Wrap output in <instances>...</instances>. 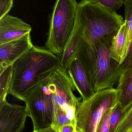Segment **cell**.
Returning <instances> with one entry per match:
<instances>
[{
	"instance_id": "obj_1",
	"label": "cell",
	"mask_w": 132,
	"mask_h": 132,
	"mask_svg": "<svg viewBox=\"0 0 132 132\" xmlns=\"http://www.w3.org/2000/svg\"><path fill=\"white\" fill-rule=\"evenodd\" d=\"M60 65L56 55L46 48L33 45L11 66L8 94L24 101L27 92L41 78Z\"/></svg>"
},
{
	"instance_id": "obj_2",
	"label": "cell",
	"mask_w": 132,
	"mask_h": 132,
	"mask_svg": "<svg viewBox=\"0 0 132 132\" xmlns=\"http://www.w3.org/2000/svg\"><path fill=\"white\" fill-rule=\"evenodd\" d=\"M123 17L89 0L78 3L74 26L80 32V41L89 46L100 40L112 39L124 22Z\"/></svg>"
},
{
	"instance_id": "obj_3",
	"label": "cell",
	"mask_w": 132,
	"mask_h": 132,
	"mask_svg": "<svg viewBox=\"0 0 132 132\" xmlns=\"http://www.w3.org/2000/svg\"><path fill=\"white\" fill-rule=\"evenodd\" d=\"M112 39L100 40L91 46L80 40L77 58L85 67L95 92L114 88L122 73L119 63L110 56Z\"/></svg>"
},
{
	"instance_id": "obj_4",
	"label": "cell",
	"mask_w": 132,
	"mask_h": 132,
	"mask_svg": "<svg viewBox=\"0 0 132 132\" xmlns=\"http://www.w3.org/2000/svg\"><path fill=\"white\" fill-rule=\"evenodd\" d=\"M77 5L76 0H56L50 15L45 48L59 59L73 30Z\"/></svg>"
},
{
	"instance_id": "obj_5",
	"label": "cell",
	"mask_w": 132,
	"mask_h": 132,
	"mask_svg": "<svg viewBox=\"0 0 132 132\" xmlns=\"http://www.w3.org/2000/svg\"><path fill=\"white\" fill-rule=\"evenodd\" d=\"M119 92L116 88L95 92L90 97L81 102L75 113L76 128L81 132H97L102 117L119 102Z\"/></svg>"
},
{
	"instance_id": "obj_6",
	"label": "cell",
	"mask_w": 132,
	"mask_h": 132,
	"mask_svg": "<svg viewBox=\"0 0 132 132\" xmlns=\"http://www.w3.org/2000/svg\"><path fill=\"white\" fill-rule=\"evenodd\" d=\"M44 76L27 92L23 101L32 119L33 131L52 127L55 122V106Z\"/></svg>"
},
{
	"instance_id": "obj_7",
	"label": "cell",
	"mask_w": 132,
	"mask_h": 132,
	"mask_svg": "<svg viewBox=\"0 0 132 132\" xmlns=\"http://www.w3.org/2000/svg\"><path fill=\"white\" fill-rule=\"evenodd\" d=\"M28 116L26 107L12 104L6 100L0 103V132H22Z\"/></svg>"
},
{
	"instance_id": "obj_8",
	"label": "cell",
	"mask_w": 132,
	"mask_h": 132,
	"mask_svg": "<svg viewBox=\"0 0 132 132\" xmlns=\"http://www.w3.org/2000/svg\"><path fill=\"white\" fill-rule=\"evenodd\" d=\"M33 46L30 33L0 45V74Z\"/></svg>"
},
{
	"instance_id": "obj_9",
	"label": "cell",
	"mask_w": 132,
	"mask_h": 132,
	"mask_svg": "<svg viewBox=\"0 0 132 132\" xmlns=\"http://www.w3.org/2000/svg\"><path fill=\"white\" fill-rule=\"evenodd\" d=\"M32 30L31 26L21 19L6 15L0 19V45L30 33Z\"/></svg>"
},
{
	"instance_id": "obj_10",
	"label": "cell",
	"mask_w": 132,
	"mask_h": 132,
	"mask_svg": "<svg viewBox=\"0 0 132 132\" xmlns=\"http://www.w3.org/2000/svg\"><path fill=\"white\" fill-rule=\"evenodd\" d=\"M67 71L82 100H87L95 94L88 74L78 58L72 62Z\"/></svg>"
},
{
	"instance_id": "obj_11",
	"label": "cell",
	"mask_w": 132,
	"mask_h": 132,
	"mask_svg": "<svg viewBox=\"0 0 132 132\" xmlns=\"http://www.w3.org/2000/svg\"><path fill=\"white\" fill-rule=\"evenodd\" d=\"M118 84L119 102L127 111L132 106V68H128L122 73Z\"/></svg>"
},
{
	"instance_id": "obj_12",
	"label": "cell",
	"mask_w": 132,
	"mask_h": 132,
	"mask_svg": "<svg viewBox=\"0 0 132 132\" xmlns=\"http://www.w3.org/2000/svg\"><path fill=\"white\" fill-rule=\"evenodd\" d=\"M128 34L126 23L121 26L116 36L112 41L110 48L111 57L121 65L125 61L128 51Z\"/></svg>"
},
{
	"instance_id": "obj_13",
	"label": "cell",
	"mask_w": 132,
	"mask_h": 132,
	"mask_svg": "<svg viewBox=\"0 0 132 132\" xmlns=\"http://www.w3.org/2000/svg\"><path fill=\"white\" fill-rule=\"evenodd\" d=\"M126 111H125L119 102L112 108L110 121L109 132H115L124 119Z\"/></svg>"
},
{
	"instance_id": "obj_14",
	"label": "cell",
	"mask_w": 132,
	"mask_h": 132,
	"mask_svg": "<svg viewBox=\"0 0 132 132\" xmlns=\"http://www.w3.org/2000/svg\"><path fill=\"white\" fill-rule=\"evenodd\" d=\"M11 66L9 67L1 76V93L0 103L6 100V97L8 94L9 85L11 80Z\"/></svg>"
},
{
	"instance_id": "obj_15",
	"label": "cell",
	"mask_w": 132,
	"mask_h": 132,
	"mask_svg": "<svg viewBox=\"0 0 132 132\" xmlns=\"http://www.w3.org/2000/svg\"><path fill=\"white\" fill-rule=\"evenodd\" d=\"M94 2L109 11L116 13L124 4L125 0H89Z\"/></svg>"
},
{
	"instance_id": "obj_16",
	"label": "cell",
	"mask_w": 132,
	"mask_h": 132,
	"mask_svg": "<svg viewBox=\"0 0 132 132\" xmlns=\"http://www.w3.org/2000/svg\"><path fill=\"white\" fill-rule=\"evenodd\" d=\"M132 132V106L126 111L125 116L115 132Z\"/></svg>"
},
{
	"instance_id": "obj_17",
	"label": "cell",
	"mask_w": 132,
	"mask_h": 132,
	"mask_svg": "<svg viewBox=\"0 0 132 132\" xmlns=\"http://www.w3.org/2000/svg\"><path fill=\"white\" fill-rule=\"evenodd\" d=\"M112 108L108 111L102 117L98 126L97 132H109L110 118Z\"/></svg>"
},
{
	"instance_id": "obj_18",
	"label": "cell",
	"mask_w": 132,
	"mask_h": 132,
	"mask_svg": "<svg viewBox=\"0 0 132 132\" xmlns=\"http://www.w3.org/2000/svg\"><path fill=\"white\" fill-rule=\"evenodd\" d=\"M14 0H0V19L7 14L13 7Z\"/></svg>"
},
{
	"instance_id": "obj_19",
	"label": "cell",
	"mask_w": 132,
	"mask_h": 132,
	"mask_svg": "<svg viewBox=\"0 0 132 132\" xmlns=\"http://www.w3.org/2000/svg\"><path fill=\"white\" fill-rule=\"evenodd\" d=\"M74 129L73 126H66L63 127L60 130L59 132H73Z\"/></svg>"
},
{
	"instance_id": "obj_20",
	"label": "cell",
	"mask_w": 132,
	"mask_h": 132,
	"mask_svg": "<svg viewBox=\"0 0 132 132\" xmlns=\"http://www.w3.org/2000/svg\"><path fill=\"white\" fill-rule=\"evenodd\" d=\"M33 132H59L54 130L52 127L45 128L39 130L33 131Z\"/></svg>"
},
{
	"instance_id": "obj_21",
	"label": "cell",
	"mask_w": 132,
	"mask_h": 132,
	"mask_svg": "<svg viewBox=\"0 0 132 132\" xmlns=\"http://www.w3.org/2000/svg\"><path fill=\"white\" fill-rule=\"evenodd\" d=\"M76 132H81V131H80V130H77Z\"/></svg>"
},
{
	"instance_id": "obj_22",
	"label": "cell",
	"mask_w": 132,
	"mask_h": 132,
	"mask_svg": "<svg viewBox=\"0 0 132 132\" xmlns=\"http://www.w3.org/2000/svg\"><path fill=\"white\" fill-rule=\"evenodd\" d=\"M73 132H74V131Z\"/></svg>"
},
{
	"instance_id": "obj_23",
	"label": "cell",
	"mask_w": 132,
	"mask_h": 132,
	"mask_svg": "<svg viewBox=\"0 0 132 132\" xmlns=\"http://www.w3.org/2000/svg\"></svg>"
}]
</instances>
